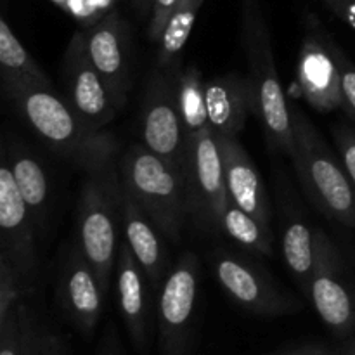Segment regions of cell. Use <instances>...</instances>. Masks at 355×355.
Masks as SVG:
<instances>
[{
  "mask_svg": "<svg viewBox=\"0 0 355 355\" xmlns=\"http://www.w3.org/2000/svg\"><path fill=\"white\" fill-rule=\"evenodd\" d=\"M208 125L217 137L238 135L252 113L248 80L239 73L205 80Z\"/></svg>",
  "mask_w": 355,
  "mask_h": 355,
  "instance_id": "ffe728a7",
  "label": "cell"
},
{
  "mask_svg": "<svg viewBox=\"0 0 355 355\" xmlns=\"http://www.w3.org/2000/svg\"><path fill=\"white\" fill-rule=\"evenodd\" d=\"M62 85L69 110L89 130L101 132L114 116L111 94L87 49L85 33H75L62 58Z\"/></svg>",
  "mask_w": 355,
  "mask_h": 355,
  "instance_id": "8fae6325",
  "label": "cell"
},
{
  "mask_svg": "<svg viewBox=\"0 0 355 355\" xmlns=\"http://www.w3.org/2000/svg\"><path fill=\"white\" fill-rule=\"evenodd\" d=\"M66 343L59 335L45 328L33 315L30 307H24V338L23 355H62Z\"/></svg>",
  "mask_w": 355,
  "mask_h": 355,
  "instance_id": "484cf974",
  "label": "cell"
},
{
  "mask_svg": "<svg viewBox=\"0 0 355 355\" xmlns=\"http://www.w3.org/2000/svg\"><path fill=\"white\" fill-rule=\"evenodd\" d=\"M241 45L248 62V85L252 113L259 118L272 153L293 156L291 104L284 97L276 68L266 14L259 0H243Z\"/></svg>",
  "mask_w": 355,
  "mask_h": 355,
  "instance_id": "7a4b0ae2",
  "label": "cell"
},
{
  "mask_svg": "<svg viewBox=\"0 0 355 355\" xmlns=\"http://www.w3.org/2000/svg\"><path fill=\"white\" fill-rule=\"evenodd\" d=\"M329 51H331L333 58H335L336 66H338L340 73V85H342V99H343V110L349 113V116L355 121V66L352 64L345 52L335 44V42L328 40Z\"/></svg>",
  "mask_w": 355,
  "mask_h": 355,
  "instance_id": "f1b7e54d",
  "label": "cell"
},
{
  "mask_svg": "<svg viewBox=\"0 0 355 355\" xmlns=\"http://www.w3.org/2000/svg\"><path fill=\"white\" fill-rule=\"evenodd\" d=\"M116 297L128 336L137 350L144 352L151 338V286L135 260L130 246L120 243L116 259Z\"/></svg>",
  "mask_w": 355,
  "mask_h": 355,
  "instance_id": "2e32d148",
  "label": "cell"
},
{
  "mask_svg": "<svg viewBox=\"0 0 355 355\" xmlns=\"http://www.w3.org/2000/svg\"><path fill=\"white\" fill-rule=\"evenodd\" d=\"M333 135H335L336 148H338V155L342 158L343 166H345L355 187V128L338 125L333 130Z\"/></svg>",
  "mask_w": 355,
  "mask_h": 355,
  "instance_id": "4dcf8cb0",
  "label": "cell"
},
{
  "mask_svg": "<svg viewBox=\"0 0 355 355\" xmlns=\"http://www.w3.org/2000/svg\"><path fill=\"white\" fill-rule=\"evenodd\" d=\"M7 97L55 155L75 163L85 173L114 165L118 139L107 132L89 130L52 87L24 85Z\"/></svg>",
  "mask_w": 355,
  "mask_h": 355,
  "instance_id": "6da1fadb",
  "label": "cell"
},
{
  "mask_svg": "<svg viewBox=\"0 0 355 355\" xmlns=\"http://www.w3.org/2000/svg\"><path fill=\"white\" fill-rule=\"evenodd\" d=\"M180 69V64L168 69L156 66L149 73L141 106V137L149 151L182 168L187 130L177 92Z\"/></svg>",
  "mask_w": 355,
  "mask_h": 355,
  "instance_id": "ba28073f",
  "label": "cell"
},
{
  "mask_svg": "<svg viewBox=\"0 0 355 355\" xmlns=\"http://www.w3.org/2000/svg\"><path fill=\"white\" fill-rule=\"evenodd\" d=\"M186 207L191 220L205 232H222L229 198L217 135L210 125L187 134L182 162Z\"/></svg>",
  "mask_w": 355,
  "mask_h": 355,
  "instance_id": "8992f818",
  "label": "cell"
},
{
  "mask_svg": "<svg viewBox=\"0 0 355 355\" xmlns=\"http://www.w3.org/2000/svg\"><path fill=\"white\" fill-rule=\"evenodd\" d=\"M180 3H182V0H155L153 2L151 17H149L148 24V37L153 44H158L170 17L173 16Z\"/></svg>",
  "mask_w": 355,
  "mask_h": 355,
  "instance_id": "f546056e",
  "label": "cell"
},
{
  "mask_svg": "<svg viewBox=\"0 0 355 355\" xmlns=\"http://www.w3.org/2000/svg\"><path fill=\"white\" fill-rule=\"evenodd\" d=\"M297 82L302 96L314 110L329 113L343 107L338 66L328 40H322L319 35H309L302 42Z\"/></svg>",
  "mask_w": 355,
  "mask_h": 355,
  "instance_id": "ac0fdd59",
  "label": "cell"
},
{
  "mask_svg": "<svg viewBox=\"0 0 355 355\" xmlns=\"http://www.w3.org/2000/svg\"><path fill=\"white\" fill-rule=\"evenodd\" d=\"M30 291L23 277L19 276L6 255L0 253V321L9 315V312L21 302V298Z\"/></svg>",
  "mask_w": 355,
  "mask_h": 355,
  "instance_id": "4316f807",
  "label": "cell"
},
{
  "mask_svg": "<svg viewBox=\"0 0 355 355\" xmlns=\"http://www.w3.org/2000/svg\"><path fill=\"white\" fill-rule=\"evenodd\" d=\"M85 42L114 107L123 110L132 89V38L128 24L116 10H111L85 31Z\"/></svg>",
  "mask_w": 355,
  "mask_h": 355,
  "instance_id": "4fadbf2b",
  "label": "cell"
},
{
  "mask_svg": "<svg viewBox=\"0 0 355 355\" xmlns=\"http://www.w3.org/2000/svg\"><path fill=\"white\" fill-rule=\"evenodd\" d=\"M121 201L123 187L118 163L87 173L76 205V241L96 270L106 297H110L116 272Z\"/></svg>",
  "mask_w": 355,
  "mask_h": 355,
  "instance_id": "277c9868",
  "label": "cell"
},
{
  "mask_svg": "<svg viewBox=\"0 0 355 355\" xmlns=\"http://www.w3.org/2000/svg\"><path fill=\"white\" fill-rule=\"evenodd\" d=\"M121 225H123L125 241L130 246L135 260L141 266L153 293L162 290L168 277V255L155 222L148 217L141 205L123 191L121 201Z\"/></svg>",
  "mask_w": 355,
  "mask_h": 355,
  "instance_id": "d6986e66",
  "label": "cell"
},
{
  "mask_svg": "<svg viewBox=\"0 0 355 355\" xmlns=\"http://www.w3.org/2000/svg\"><path fill=\"white\" fill-rule=\"evenodd\" d=\"M340 354H342V349H336V347L328 345V343L307 342V343H298V345L286 347V349H281L270 355H340Z\"/></svg>",
  "mask_w": 355,
  "mask_h": 355,
  "instance_id": "1f68e13d",
  "label": "cell"
},
{
  "mask_svg": "<svg viewBox=\"0 0 355 355\" xmlns=\"http://www.w3.org/2000/svg\"><path fill=\"white\" fill-rule=\"evenodd\" d=\"M314 274L307 298L321 321L340 338L355 333V286L343 257L322 229H314Z\"/></svg>",
  "mask_w": 355,
  "mask_h": 355,
  "instance_id": "30bf717a",
  "label": "cell"
},
{
  "mask_svg": "<svg viewBox=\"0 0 355 355\" xmlns=\"http://www.w3.org/2000/svg\"><path fill=\"white\" fill-rule=\"evenodd\" d=\"M217 141L231 201L259 218L262 224L270 225L272 210H270L269 194L252 156L246 153L236 135L217 137Z\"/></svg>",
  "mask_w": 355,
  "mask_h": 355,
  "instance_id": "e0dca14e",
  "label": "cell"
},
{
  "mask_svg": "<svg viewBox=\"0 0 355 355\" xmlns=\"http://www.w3.org/2000/svg\"><path fill=\"white\" fill-rule=\"evenodd\" d=\"M295 172L302 189L322 215L355 229V187L345 166L315 128L311 118L291 104Z\"/></svg>",
  "mask_w": 355,
  "mask_h": 355,
  "instance_id": "3957f363",
  "label": "cell"
},
{
  "mask_svg": "<svg viewBox=\"0 0 355 355\" xmlns=\"http://www.w3.org/2000/svg\"><path fill=\"white\" fill-rule=\"evenodd\" d=\"M118 172L125 193L141 205L165 239L177 245L189 218L182 168L135 144L120 158Z\"/></svg>",
  "mask_w": 355,
  "mask_h": 355,
  "instance_id": "5b68a950",
  "label": "cell"
},
{
  "mask_svg": "<svg viewBox=\"0 0 355 355\" xmlns=\"http://www.w3.org/2000/svg\"><path fill=\"white\" fill-rule=\"evenodd\" d=\"M177 92H179L180 111H182L187 134L208 127L205 80L196 66L189 64L180 69L179 80H177Z\"/></svg>",
  "mask_w": 355,
  "mask_h": 355,
  "instance_id": "d4e9b609",
  "label": "cell"
},
{
  "mask_svg": "<svg viewBox=\"0 0 355 355\" xmlns=\"http://www.w3.org/2000/svg\"><path fill=\"white\" fill-rule=\"evenodd\" d=\"M0 71L7 96L24 85L52 87L47 73L21 45L6 19H0Z\"/></svg>",
  "mask_w": 355,
  "mask_h": 355,
  "instance_id": "7402d4cb",
  "label": "cell"
},
{
  "mask_svg": "<svg viewBox=\"0 0 355 355\" xmlns=\"http://www.w3.org/2000/svg\"><path fill=\"white\" fill-rule=\"evenodd\" d=\"M97 274L78 241L66 248L61 262L58 300L62 314L83 335H90L99 322L106 302Z\"/></svg>",
  "mask_w": 355,
  "mask_h": 355,
  "instance_id": "5bb4252c",
  "label": "cell"
},
{
  "mask_svg": "<svg viewBox=\"0 0 355 355\" xmlns=\"http://www.w3.org/2000/svg\"><path fill=\"white\" fill-rule=\"evenodd\" d=\"M2 162L12 172L14 182L26 201L37 224L38 236L42 238L51 215V184L45 166L30 149L14 141L9 146H3Z\"/></svg>",
  "mask_w": 355,
  "mask_h": 355,
  "instance_id": "44dd1931",
  "label": "cell"
},
{
  "mask_svg": "<svg viewBox=\"0 0 355 355\" xmlns=\"http://www.w3.org/2000/svg\"><path fill=\"white\" fill-rule=\"evenodd\" d=\"M55 3H59V6H62V7H66V2H68V0H54Z\"/></svg>",
  "mask_w": 355,
  "mask_h": 355,
  "instance_id": "8d00e7d4",
  "label": "cell"
},
{
  "mask_svg": "<svg viewBox=\"0 0 355 355\" xmlns=\"http://www.w3.org/2000/svg\"><path fill=\"white\" fill-rule=\"evenodd\" d=\"M200 274V259L193 252L182 253L158 291L156 324L162 355L193 352Z\"/></svg>",
  "mask_w": 355,
  "mask_h": 355,
  "instance_id": "52a82bcc",
  "label": "cell"
},
{
  "mask_svg": "<svg viewBox=\"0 0 355 355\" xmlns=\"http://www.w3.org/2000/svg\"><path fill=\"white\" fill-rule=\"evenodd\" d=\"M340 355H355V338L350 340L345 347H342V354Z\"/></svg>",
  "mask_w": 355,
  "mask_h": 355,
  "instance_id": "e575fe53",
  "label": "cell"
},
{
  "mask_svg": "<svg viewBox=\"0 0 355 355\" xmlns=\"http://www.w3.org/2000/svg\"><path fill=\"white\" fill-rule=\"evenodd\" d=\"M94 355H125L123 343H121L120 333L113 322L106 324L103 335H101L99 343H97L96 354Z\"/></svg>",
  "mask_w": 355,
  "mask_h": 355,
  "instance_id": "d6a6232c",
  "label": "cell"
},
{
  "mask_svg": "<svg viewBox=\"0 0 355 355\" xmlns=\"http://www.w3.org/2000/svg\"><path fill=\"white\" fill-rule=\"evenodd\" d=\"M38 238L33 215L14 182L12 172L3 163L0 168V253L30 290L38 277Z\"/></svg>",
  "mask_w": 355,
  "mask_h": 355,
  "instance_id": "7c38bea8",
  "label": "cell"
},
{
  "mask_svg": "<svg viewBox=\"0 0 355 355\" xmlns=\"http://www.w3.org/2000/svg\"><path fill=\"white\" fill-rule=\"evenodd\" d=\"M214 276L234 304L263 318L295 314L302 302L274 283L257 262L243 253L217 248L210 253Z\"/></svg>",
  "mask_w": 355,
  "mask_h": 355,
  "instance_id": "9c48e42d",
  "label": "cell"
},
{
  "mask_svg": "<svg viewBox=\"0 0 355 355\" xmlns=\"http://www.w3.org/2000/svg\"><path fill=\"white\" fill-rule=\"evenodd\" d=\"M24 307L26 304L19 302L9 315L0 321V355H23Z\"/></svg>",
  "mask_w": 355,
  "mask_h": 355,
  "instance_id": "83f0119b",
  "label": "cell"
},
{
  "mask_svg": "<svg viewBox=\"0 0 355 355\" xmlns=\"http://www.w3.org/2000/svg\"><path fill=\"white\" fill-rule=\"evenodd\" d=\"M222 234L229 236L236 245L262 257L274 253V234L270 225L262 224L238 205L229 201L222 218Z\"/></svg>",
  "mask_w": 355,
  "mask_h": 355,
  "instance_id": "603a6c76",
  "label": "cell"
},
{
  "mask_svg": "<svg viewBox=\"0 0 355 355\" xmlns=\"http://www.w3.org/2000/svg\"><path fill=\"white\" fill-rule=\"evenodd\" d=\"M276 191L279 201L281 253L295 283L307 297L314 274V229L309 225L300 201L283 172L276 175Z\"/></svg>",
  "mask_w": 355,
  "mask_h": 355,
  "instance_id": "9a60e30c",
  "label": "cell"
},
{
  "mask_svg": "<svg viewBox=\"0 0 355 355\" xmlns=\"http://www.w3.org/2000/svg\"><path fill=\"white\" fill-rule=\"evenodd\" d=\"M205 0H182L173 16L170 17L165 31L158 42V59L156 66L163 69L173 68L180 64V54L184 51L187 38H189L191 30L194 26L198 12Z\"/></svg>",
  "mask_w": 355,
  "mask_h": 355,
  "instance_id": "cb8c5ba5",
  "label": "cell"
},
{
  "mask_svg": "<svg viewBox=\"0 0 355 355\" xmlns=\"http://www.w3.org/2000/svg\"><path fill=\"white\" fill-rule=\"evenodd\" d=\"M94 2V6L97 7V10H99V12H103V10H106L107 7L111 6V2H113V0H92Z\"/></svg>",
  "mask_w": 355,
  "mask_h": 355,
  "instance_id": "d590c367",
  "label": "cell"
},
{
  "mask_svg": "<svg viewBox=\"0 0 355 355\" xmlns=\"http://www.w3.org/2000/svg\"><path fill=\"white\" fill-rule=\"evenodd\" d=\"M153 2H155V0H134L135 9H137V12L141 14L142 17H144L149 10H153Z\"/></svg>",
  "mask_w": 355,
  "mask_h": 355,
  "instance_id": "836d02e7",
  "label": "cell"
},
{
  "mask_svg": "<svg viewBox=\"0 0 355 355\" xmlns=\"http://www.w3.org/2000/svg\"><path fill=\"white\" fill-rule=\"evenodd\" d=\"M62 355H71V354H69V350H68V349H66V352H64V354H62Z\"/></svg>",
  "mask_w": 355,
  "mask_h": 355,
  "instance_id": "74e56055",
  "label": "cell"
}]
</instances>
